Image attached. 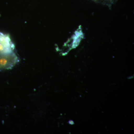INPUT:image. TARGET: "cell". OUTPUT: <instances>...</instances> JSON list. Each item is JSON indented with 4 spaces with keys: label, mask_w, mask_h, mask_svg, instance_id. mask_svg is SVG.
Listing matches in <instances>:
<instances>
[{
    "label": "cell",
    "mask_w": 134,
    "mask_h": 134,
    "mask_svg": "<svg viewBox=\"0 0 134 134\" xmlns=\"http://www.w3.org/2000/svg\"><path fill=\"white\" fill-rule=\"evenodd\" d=\"M14 47L9 36L0 32V55L13 52Z\"/></svg>",
    "instance_id": "2"
},
{
    "label": "cell",
    "mask_w": 134,
    "mask_h": 134,
    "mask_svg": "<svg viewBox=\"0 0 134 134\" xmlns=\"http://www.w3.org/2000/svg\"><path fill=\"white\" fill-rule=\"evenodd\" d=\"M70 124H71V125H73V124H74V122L73 121H72V120L70 121Z\"/></svg>",
    "instance_id": "4"
},
{
    "label": "cell",
    "mask_w": 134,
    "mask_h": 134,
    "mask_svg": "<svg viewBox=\"0 0 134 134\" xmlns=\"http://www.w3.org/2000/svg\"><path fill=\"white\" fill-rule=\"evenodd\" d=\"M97 3H100L102 5H107L109 7H111L113 4L115 3L117 0H92Z\"/></svg>",
    "instance_id": "3"
},
{
    "label": "cell",
    "mask_w": 134,
    "mask_h": 134,
    "mask_svg": "<svg viewBox=\"0 0 134 134\" xmlns=\"http://www.w3.org/2000/svg\"><path fill=\"white\" fill-rule=\"evenodd\" d=\"M19 62V59L13 52L8 54L0 55V70L10 69Z\"/></svg>",
    "instance_id": "1"
}]
</instances>
